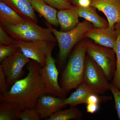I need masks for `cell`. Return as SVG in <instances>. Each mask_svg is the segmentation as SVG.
I'll return each instance as SVG.
<instances>
[{"label": "cell", "instance_id": "d6986e66", "mask_svg": "<svg viewBox=\"0 0 120 120\" xmlns=\"http://www.w3.org/2000/svg\"><path fill=\"white\" fill-rule=\"evenodd\" d=\"M22 110L17 105L5 101L0 103V120H16L19 119Z\"/></svg>", "mask_w": 120, "mask_h": 120}, {"label": "cell", "instance_id": "7c38bea8", "mask_svg": "<svg viewBox=\"0 0 120 120\" xmlns=\"http://www.w3.org/2000/svg\"><path fill=\"white\" fill-rule=\"evenodd\" d=\"M9 35L15 40L25 41H47L55 42L57 41L56 37L49 28H42L39 26L23 33Z\"/></svg>", "mask_w": 120, "mask_h": 120}, {"label": "cell", "instance_id": "4dcf8cb0", "mask_svg": "<svg viewBox=\"0 0 120 120\" xmlns=\"http://www.w3.org/2000/svg\"><path fill=\"white\" fill-rule=\"evenodd\" d=\"M79 0H71L73 4L75 5H77L78 4V2Z\"/></svg>", "mask_w": 120, "mask_h": 120}, {"label": "cell", "instance_id": "f546056e", "mask_svg": "<svg viewBox=\"0 0 120 120\" xmlns=\"http://www.w3.org/2000/svg\"><path fill=\"white\" fill-rule=\"evenodd\" d=\"M90 0H79L77 5L83 8H88L91 6Z\"/></svg>", "mask_w": 120, "mask_h": 120}, {"label": "cell", "instance_id": "ba28073f", "mask_svg": "<svg viewBox=\"0 0 120 120\" xmlns=\"http://www.w3.org/2000/svg\"><path fill=\"white\" fill-rule=\"evenodd\" d=\"M49 42L47 41L28 42L15 40L14 44L19 48L26 57L36 61L41 67H42L45 64Z\"/></svg>", "mask_w": 120, "mask_h": 120}, {"label": "cell", "instance_id": "3957f363", "mask_svg": "<svg viewBox=\"0 0 120 120\" xmlns=\"http://www.w3.org/2000/svg\"><path fill=\"white\" fill-rule=\"evenodd\" d=\"M47 27L51 30L56 37L59 48V59L61 64H64L73 47L84 38L88 30L94 27L90 22L85 20L79 22L72 30L66 31H59L52 25L44 21Z\"/></svg>", "mask_w": 120, "mask_h": 120}, {"label": "cell", "instance_id": "4fadbf2b", "mask_svg": "<svg viewBox=\"0 0 120 120\" xmlns=\"http://www.w3.org/2000/svg\"><path fill=\"white\" fill-rule=\"evenodd\" d=\"M26 20L37 23L38 19L29 0H0Z\"/></svg>", "mask_w": 120, "mask_h": 120}, {"label": "cell", "instance_id": "83f0119b", "mask_svg": "<svg viewBox=\"0 0 120 120\" xmlns=\"http://www.w3.org/2000/svg\"><path fill=\"white\" fill-rule=\"evenodd\" d=\"M8 84L7 83L6 76L1 67H0V94L8 90Z\"/></svg>", "mask_w": 120, "mask_h": 120}, {"label": "cell", "instance_id": "9c48e42d", "mask_svg": "<svg viewBox=\"0 0 120 120\" xmlns=\"http://www.w3.org/2000/svg\"><path fill=\"white\" fill-rule=\"evenodd\" d=\"M46 94L41 95L36 102L35 107L41 119H47L53 114L58 111L67 105L64 98Z\"/></svg>", "mask_w": 120, "mask_h": 120}, {"label": "cell", "instance_id": "9a60e30c", "mask_svg": "<svg viewBox=\"0 0 120 120\" xmlns=\"http://www.w3.org/2000/svg\"><path fill=\"white\" fill-rule=\"evenodd\" d=\"M34 11L43 17L46 22L52 26H58L57 11L55 8L49 5L43 0H29Z\"/></svg>", "mask_w": 120, "mask_h": 120}, {"label": "cell", "instance_id": "7a4b0ae2", "mask_svg": "<svg viewBox=\"0 0 120 120\" xmlns=\"http://www.w3.org/2000/svg\"><path fill=\"white\" fill-rule=\"evenodd\" d=\"M88 41L82 39L77 43L61 74L60 85L65 94L83 83Z\"/></svg>", "mask_w": 120, "mask_h": 120}, {"label": "cell", "instance_id": "30bf717a", "mask_svg": "<svg viewBox=\"0 0 120 120\" xmlns=\"http://www.w3.org/2000/svg\"><path fill=\"white\" fill-rule=\"evenodd\" d=\"M91 6L102 12L107 17L109 28L120 22V0H90Z\"/></svg>", "mask_w": 120, "mask_h": 120}, {"label": "cell", "instance_id": "2e32d148", "mask_svg": "<svg viewBox=\"0 0 120 120\" xmlns=\"http://www.w3.org/2000/svg\"><path fill=\"white\" fill-rule=\"evenodd\" d=\"M26 20L7 5L0 1V26H15Z\"/></svg>", "mask_w": 120, "mask_h": 120}, {"label": "cell", "instance_id": "4316f807", "mask_svg": "<svg viewBox=\"0 0 120 120\" xmlns=\"http://www.w3.org/2000/svg\"><path fill=\"white\" fill-rule=\"evenodd\" d=\"M15 39L9 34L3 27L0 26V45H13Z\"/></svg>", "mask_w": 120, "mask_h": 120}, {"label": "cell", "instance_id": "5bb4252c", "mask_svg": "<svg viewBox=\"0 0 120 120\" xmlns=\"http://www.w3.org/2000/svg\"><path fill=\"white\" fill-rule=\"evenodd\" d=\"M57 16L60 31L63 32L72 30L79 23L77 5H75L72 8L60 10Z\"/></svg>", "mask_w": 120, "mask_h": 120}, {"label": "cell", "instance_id": "8fae6325", "mask_svg": "<svg viewBox=\"0 0 120 120\" xmlns=\"http://www.w3.org/2000/svg\"><path fill=\"white\" fill-rule=\"evenodd\" d=\"M84 38H88L98 45L114 49L117 38V32L114 28L92 27L85 33Z\"/></svg>", "mask_w": 120, "mask_h": 120}, {"label": "cell", "instance_id": "52a82bcc", "mask_svg": "<svg viewBox=\"0 0 120 120\" xmlns=\"http://www.w3.org/2000/svg\"><path fill=\"white\" fill-rule=\"evenodd\" d=\"M30 61L26 57L19 48L14 54L5 59L0 67L2 68L6 76L8 85H12L21 79L24 74V67Z\"/></svg>", "mask_w": 120, "mask_h": 120}, {"label": "cell", "instance_id": "603a6c76", "mask_svg": "<svg viewBox=\"0 0 120 120\" xmlns=\"http://www.w3.org/2000/svg\"><path fill=\"white\" fill-rule=\"evenodd\" d=\"M22 120H39L42 119L35 108H27L22 110L19 116Z\"/></svg>", "mask_w": 120, "mask_h": 120}, {"label": "cell", "instance_id": "d4e9b609", "mask_svg": "<svg viewBox=\"0 0 120 120\" xmlns=\"http://www.w3.org/2000/svg\"><path fill=\"white\" fill-rule=\"evenodd\" d=\"M15 45H0V62L1 63L6 58L13 55L18 49Z\"/></svg>", "mask_w": 120, "mask_h": 120}, {"label": "cell", "instance_id": "7402d4cb", "mask_svg": "<svg viewBox=\"0 0 120 120\" xmlns=\"http://www.w3.org/2000/svg\"><path fill=\"white\" fill-rule=\"evenodd\" d=\"M37 23L26 20L22 23L15 26H7L3 27L9 34H21L33 29L38 26Z\"/></svg>", "mask_w": 120, "mask_h": 120}, {"label": "cell", "instance_id": "cb8c5ba5", "mask_svg": "<svg viewBox=\"0 0 120 120\" xmlns=\"http://www.w3.org/2000/svg\"><path fill=\"white\" fill-rule=\"evenodd\" d=\"M47 4L59 10L72 8L71 0H43Z\"/></svg>", "mask_w": 120, "mask_h": 120}, {"label": "cell", "instance_id": "5b68a950", "mask_svg": "<svg viewBox=\"0 0 120 120\" xmlns=\"http://www.w3.org/2000/svg\"><path fill=\"white\" fill-rule=\"evenodd\" d=\"M86 53L101 68L108 80H112L116 67V55L113 49L88 41Z\"/></svg>", "mask_w": 120, "mask_h": 120}, {"label": "cell", "instance_id": "f1b7e54d", "mask_svg": "<svg viewBox=\"0 0 120 120\" xmlns=\"http://www.w3.org/2000/svg\"><path fill=\"white\" fill-rule=\"evenodd\" d=\"M99 109V104L90 103L87 104L86 109L87 112L91 114L94 113Z\"/></svg>", "mask_w": 120, "mask_h": 120}, {"label": "cell", "instance_id": "44dd1931", "mask_svg": "<svg viewBox=\"0 0 120 120\" xmlns=\"http://www.w3.org/2000/svg\"><path fill=\"white\" fill-rule=\"evenodd\" d=\"M117 32V38L113 49L116 56V72L112 79V84L120 90V22L114 26Z\"/></svg>", "mask_w": 120, "mask_h": 120}, {"label": "cell", "instance_id": "8992f818", "mask_svg": "<svg viewBox=\"0 0 120 120\" xmlns=\"http://www.w3.org/2000/svg\"><path fill=\"white\" fill-rule=\"evenodd\" d=\"M83 83L99 95L105 94L110 88V83L103 71L88 55L85 58Z\"/></svg>", "mask_w": 120, "mask_h": 120}, {"label": "cell", "instance_id": "ffe728a7", "mask_svg": "<svg viewBox=\"0 0 120 120\" xmlns=\"http://www.w3.org/2000/svg\"><path fill=\"white\" fill-rule=\"evenodd\" d=\"M82 113L79 109L75 107L71 106L68 109L57 111L46 120H79L82 119Z\"/></svg>", "mask_w": 120, "mask_h": 120}, {"label": "cell", "instance_id": "277c9868", "mask_svg": "<svg viewBox=\"0 0 120 120\" xmlns=\"http://www.w3.org/2000/svg\"><path fill=\"white\" fill-rule=\"evenodd\" d=\"M55 45V42H49L48 43L45 64L44 67H40L39 73L46 94L63 98L66 94L58 82L59 73L56 67V60L52 55Z\"/></svg>", "mask_w": 120, "mask_h": 120}, {"label": "cell", "instance_id": "484cf974", "mask_svg": "<svg viewBox=\"0 0 120 120\" xmlns=\"http://www.w3.org/2000/svg\"><path fill=\"white\" fill-rule=\"evenodd\" d=\"M110 90L113 95L115 102V109L118 118L120 120V90L113 86L112 83L110 84Z\"/></svg>", "mask_w": 120, "mask_h": 120}, {"label": "cell", "instance_id": "ac0fdd59", "mask_svg": "<svg viewBox=\"0 0 120 120\" xmlns=\"http://www.w3.org/2000/svg\"><path fill=\"white\" fill-rule=\"evenodd\" d=\"M93 94L96 93L88 86L82 83L68 98L64 99L65 103L67 105H69L71 107H75L80 104H86L87 98Z\"/></svg>", "mask_w": 120, "mask_h": 120}, {"label": "cell", "instance_id": "e0dca14e", "mask_svg": "<svg viewBox=\"0 0 120 120\" xmlns=\"http://www.w3.org/2000/svg\"><path fill=\"white\" fill-rule=\"evenodd\" d=\"M78 13L79 17L84 18L92 23L94 27L104 28L109 27L108 22L98 15L94 7L91 6L84 8L78 6Z\"/></svg>", "mask_w": 120, "mask_h": 120}, {"label": "cell", "instance_id": "6da1fadb", "mask_svg": "<svg viewBox=\"0 0 120 120\" xmlns=\"http://www.w3.org/2000/svg\"><path fill=\"white\" fill-rule=\"evenodd\" d=\"M28 64L26 76L15 82L9 90L0 96V102L15 104L22 110L35 108L39 97L46 94L39 73L41 67L33 60Z\"/></svg>", "mask_w": 120, "mask_h": 120}]
</instances>
